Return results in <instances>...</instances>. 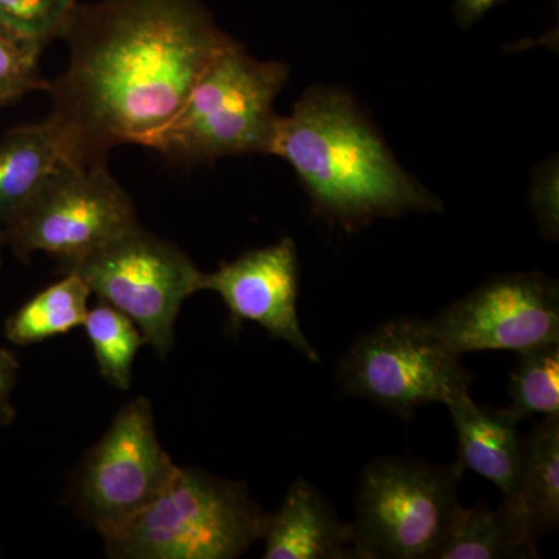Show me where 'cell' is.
<instances>
[{
  "mask_svg": "<svg viewBox=\"0 0 559 559\" xmlns=\"http://www.w3.org/2000/svg\"><path fill=\"white\" fill-rule=\"evenodd\" d=\"M271 154L296 171L319 213L347 230L411 212H441L347 92L316 86L278 117Z\"/></svg>",
  "mask_w": 559,
  "mask_h": 559,
  "instance_id": "cell-2",
  "label": "cell"
},
{
  "mask_svg": "<svg viewBox=\"0 0 559 559\" xmlns=\"http://www.w3.org/2000/svg\"><path fill=\"white\" fill-rule=\"evenodd\" d=\"M91 294L83 278L68 272L10 316L5 323L7 340L16 345L39 344L83 326Z\"/></svg>",
  "mask_w": 559,
  "mask_h": 559,
  "instance_id": "cell-17",
  "label": "cell"
},
{
  "mask_svg": "<svg viewBox=\"0 0 559 559\" xmlns=\"http://www.w3.org/2000/svg\"><path fill=\"white\" fill-rule=\"evenodd\" d=\"M511 371L509 409L518 418L559 414V344L518 352Z\"/></svg>",
  "mask_w": 559,
  "mask_h": 559,
  "instance_id": "cell-19",
  "label": "cell"
},
{
  "mask_svg": "<svg viewBox=\"0 0 559 559\" xmlns=\"http://www.w3.org/2000/svg\"><path fill=\"white\" fill-rule=\"evenodd\" d=\"M532 207L547 240H558V167L544 165L533 182Z\"/></svg>",
  "mask_w": 559,
  "mask_h": 559,
  "instance_id": "cell-22",
  "label": "cell"
},
{
  "mask_svg": "<svg viewBox=\"0 0 559 559\" xmlns=\"http://www.w3.org/2000/svg\"><path fill=\"white\" fill-rule=\"evenodd\" d=\"M83 329L94 348L102 377L120 390H130L132 364L143 344L142 331L127 314L98 300L90 308Z\"/></svg>",
  "mask_w": 559,
  "mask_h": 559,
  "instance_id": "cell-18",
  "label": "cell"
},
{
  "mask_svg": "<svg viewBox=\"0 0 559 559\" xmlns=\"http://www.w3.org/2000/svg\"><path fill=\"white\" fill-rule=\"evenodd\" d=\"M426 323L459 356L559 344L558 282L539 272L499 275Z\"/></svg>",
  "mask_w": 559,
  "mask_h": 559,
  "instance_id": "cell-10",
  "label": "cell"
},
{
  "mask_svg": "<svg viewBox=\"0 0 559 559\" xmlns=\"http://www.w3.org/2000/svg\"><path fill=\"white\" fill-rule=\"evenodd\" d=\"M76 0H0V25L40 46L62 38Z\"/></svg>",
  "mask_w": 559,
  "mask_h": 559,
  "instance_id": "cell-21",
  "label": "cell"
},
{
  "mask_svg": "<svg viewBox=\"0 0 559 559\" xmlns=\"http://www.w3.org/2000/svg\"><path fill=\"white\" fill-rule=\"evenodd\" d=\"M62 38L70 60L47 91V119L76 165L102 164L121 143L145 146L235 43L200 0L79 3Z\"/></svg>",
  "mask_w": 559,
  "mask_h": 559,
  "instance_id": "cell-1",
  "label": "cell"
},
{
  "mask_svg": "<svg viewBox=\"0 0 559 559\" xmlns=\"http://www.w3.org/2000/svg\"><path fill=\"white\" fill-rule=\"evenodd\" d=\"M200 290L218 294L229 311L231 330H240L248 320L259 323L274 340L319 362V353L305 336L297 314L299 257L293 238L249 250L210 274L202 272Z\"/></svg>",
  "mask_w": 559,
  "mask_h": 559,
  "instance_id": "cell-11",
  "label": "cell"
},
{
  "mask_svg": "<svg viewBox=\"0 0 559 559\" xmlns=\"http://www.w3.org/2000/svg\"><path fill=\"white\" fill-rule=\"evenodd\" d=\"M536 538L506 503L460 507L437 559L538 558Z\"/></svg>",
  "mask_w": 559,
  "mask_h": 559,
  "instance_id": "cell-16",
  "label": "cell"
},
{
  "mask_svg": "<svg viewBox=\"0 0 559 559\" xmlns=\"http://www.w3.org/2000/svg\"><path fill=\"white\" fill-rule=\"evenodd\" d=\"M62 272L79 275L98 300L127 314L162 358L175 345L180 307L202 277L178 246L140 226Z\"/></svg>",
  "mask_w": 559,
  "mask_h": 559,
  "instance_id": "cell-8",
  "label": "cell"
},
{
  "mask_svg": "<svg viewBox=\"0 0 559 559\" xmlns=\"http://www.w3.org/2000/svg\"><path fill=\"white\" fill-rule=\"evenodd\" d=\"M288 76V66L255 60L235 40L210 62L175 119L145 146L190 167L271 154L278 121L274 102Z\"/></svg>",
  "mask_w": 559,
  "mask_h": 559,
  "instance_id": "cell-3",
  "label": "cell"
},
{
  "mask_svg": "<svg viewBox=\"0 0 559 559\" xmlns=\"http://www.w3.org/2000/svg\"><path fill=\"white\" fill-rule=\"evenodd\" d=\"M20 362L9 349L0 348V426L13 421L14 409L11 406V392L16 384Z\"/></svg>",
  "mask_w": 559,
  "mask_h": 559,
  "instance_id": "cell-23",
  "label": "cell"
},
{
  "mask_svg": "<svg viewBox=\"0 0 559 559\" xmlns=\"http://www.w3.org/2000/svg\"><path fill=\"white\" fill-rule=\"evenodd\" d=\"M452 423L457 433L459 460L463 473L474 471L495 484L502 502L514 510L520 498L524 439L518 430L521 421L506 409L484 406L471 399L469 392L450 404Z\"/></svg>",
  "mask_w": 559,
  "mask_h": 559,
  "instance_id": "cell-12",
  "label": "cell"
},
{
  "mask_svg": "<svg viewBox=\"0 0 559 559\" xmlns=\"http://www.w3.org/2000/svg\"><path fill=\"white\" fill-rule=\"evenodd\" d=\"M263 540L264 559L356 558L352 524H342L325 496L305 479L290 485Z\"/></svg>",
  "mask_w": 559,
  "mask_h": 559,
  "instance_id": "cell-13",
  "label": "cell"
},
{
  "mask_svg": "<svg viewBox=\"0 0 559 559\" xmlns=\"http://www.w3.org/2000/svg\"><path fill=\"white\" fill-rule=\"evenodd\" d=\"M3 245V235L2 231H0V246ZM0 266H2V253H0Z\"/></svg>",
  "mask_w": 559,
  "mask_h": 559,
  "instance_id": "cell-25",
  "label": "cell"
},
{
  "mask_svg": "<svg viewBox=\"0 0 559 559\" xmlns=\"http://www.w3.org/2000/svg\"><path fill=\"white\" fill-rule=\"evenodd\" d=\"M44 46L0 25V106L14 105L35 91H49L39 70Z\"/></svg>",
  "mask_w": 559,
  "mask_h": 559,
  "instance_id": "cell-20",
  "label": "cell"
},
{
  "mask_svg": "<svg viewBox=\"0 0 559 559\" xmlns=\"http://www.w3.org/2000/svg\"><path fill=\"white\" fill-rule=\"evenodd\" d=\"M500 2H506V0H454L455 21H457L460 27L468 31V28L476 25L489 10L499 5Z\"/></svg>",
  "mask_w": 559,
  "mask_h": 559,
  "instance_id": "cell-24",
  "label": "cell"
},
{
  "mask_svg": "<svg viewBox=\"0 0 559 559\" xmlns=\"http://www.w3.org/2000/svg\"><path fill=\"white\" fill-rule=\"evenodd\" d=\"M538 539L559 522V414L547 415L524 439L520 498L510 510Z\"/></svg>",
  "mask_w": 559,
  "mask_h": 559,
  "instance_id": "cell-15",
  "label": "cell"
},
{
  "mask_svg": "<svg viewBox=\"0 0 559 559\" xmlns=\"http://www.w3.org/2000/svg\"><path fill=\"white\" fill-rule=\"evenodd\" d=\"M162 448L148 400L121 407L80 471L76 495L87 522L105 536L145 509L178 473Z\"/></svg>",
  "mask_w": 559,
  "mask_h": 559,
  "instance_id": "cell-9",
  "label": "cell"
},
{
  "mask_svg": "<svg viewBox=\"0 0 559 559\" xmlns=\"http://www.w3.org/2000/svg\"><path fill=\"white\" fill-rule=\"evenodd\" d=\"M270 520L245 485L179 466L153 502L102 538L110 558L231 559L263 539Z\"/></svg>",
  "mask_w": 559,
  "mask_h": 559,
  "instance_id": "cell-4",
  "label": "cell"
},
{
  "mask_svg": "<svg viewBox=\"0 0 559 559\" xmlns=\"http://www.w3.org/2000/svg\"><path fill=\"white\" fill-rule=\"evenodd\" d=\"M337 381L348 395L411 418L428 404L450 406L469 392L473 374L426 320L400 318L356 340L341 359Z\"/></svg>",
  "mask_w": 559,
  "mask_h": 559,
  "instance_id": "cell-7",
  "label": "cell"
},
{
  "mask_svg": "<svg viewBox=\"0 0 559 559\" xmlns=\"http://www.w3.org/2000/svg\"><path fill=\"white\" fill-rule=\"evenodd\" d=\"M457 465L374 459L355 495L353 549L364 559H437L457 516Z\"/></svg>",
  "mask_w": 559,
  "mask_h": 559,
  "instance_id": "cell-5",
  "label": "cell"
},
{
  "mask_svg": "<svg viewBox=\"0 0 559 559\" xmlns=\"http://www.w3.org/2000/svg\"><path fill=\"white\" fill-rule=\"evenodd\" d=\"M138 226L134 204L110 176L106 162L76 165L64 160L27 207L3 227L2 235L21 260L44 252L66 271Z\"/></svg>",
  "mask_w": 559,
  "mask_h": 559,
  "instance_id": "cell-6",
  "label": "cell"
},
{
  "mask_svg": "<svg viewBox=\"0 0 559 559\" xmlns=\"http://www.w3.org/2000/svg\"><path fill=\"white\" fill-rule=\"evenodd\" d=\"M64 160L60 134L49 119L11 128L0 138V231Z\"/></svg>",
  "mask_w": 559,
  "mask_h": 559,
  "instance_id": "cell-14",
  "label": "cell"
}]
</instances>
